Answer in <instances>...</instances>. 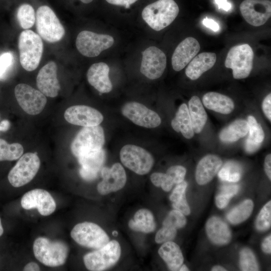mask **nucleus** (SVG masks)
<instances>
[{
	"label": "nucleus",
	"mask_w": 271,
	"mask_h": 271,
	"mask_svg": "<svg viewBox=\"0 0 271 271\" xmlns=\"http://www.w3.org/2000/svg\"><path fill=\"white\" fill-rule=\"evenodd\" d=\"M179 12V7L174 0H158L147 6L142 16L152 29L159 31L169 26Z\"/></svg>",
	"instance_id": "nucleus-1"
},
{
	"label": "nucleus",
	"mask_w": 271,
	"mask_h": 271,
	"mask_svg": "<svg viewBox=\"0 0 271 271\" xmlns=\"http://www.w3.org/2000/svg\"><path fill=\"white\" fill-rule=\"evenodd\" d=\"M18 48L22 67L28 71L35 70L43 52V43L40 36L32 30L22 31L19 38Z\"/></svg>",
	"instance_id": "nucleus-2"
},
{
	"label": "nucleus",
	"mask_w": 271,
	"mask_h": 271,
	"mask_svg": "<svg viewBox=\"0 0 271 271\" xmlns=\"http://www.w3.org/2000/svg\"><path fill=\"white\" fill-rule=\"evenodd\" d=\"M68 246L61 241H52L39 237L33 244L34 254L37 260L45 265L56 267L64 264L68 254Z\"/></svg>",
	"instance_id": "nucleus-3"
},
{
	"label": "nucleus",
	"mask_w": 271,
	"mask_h": 271,
	"mask_svg": "<svg viewBox=\"0 0 271 271\" xmlns=\"http://www.w3.org/2000/svg\"><path fill=\"white\" fill-rule=\"evenodd\" d=\"M35 22L38 35L49 43L58 42L65 35L63 25L54 11L47 6H42L38 9Z\"/></svg>",
	"instance_id": "nucleus-4"
},
{
	"label": "nucleus",
	"mask_w": 271,
	"mask_h": 271,
	"mask_svg": "<svg viewBox=\"0 0 271 271\" xmlns=\"http://www.w3.org/2000/svg\"><path fill=\"white\" fill-rule=\"evenodd\" d=\"M253 52L247 44L232 47L228 51L224 64L232 71L234 78L244 79L247 77L253 67Z\"/></svg>",
	"instance_id": "nucleus-5"
},
{
	"label": "nucleus",
	"mask_w": 271,
	"mask_h": 271,
	"mask_svg": "<svg viewBox=\"0 0 271 271\" xmlns=\"http://www.w3.org/2000/svg\"><path fill=\"white\" fill-rule=\"evenodd\" d=\"M121 248L115 240L109 241L101 248L86 254L83 261L89 270H104L114 265L119 260Z\"/></svg>",
	"instance_id": "nucleus-6"
},
{
	"label": "nucleus",
	"mask_w": 271,
	"mask_h": 271,
	"mask_svg": "<svg viewBox=\"0 0 271 271\" xmlns=\"http://www.w3.org/2000/svg\"><path fill=\"white\" fill-rule=\"evenodd\" d=\"M105 141L104 130L99 125L84 127L77 134L71 145L76 157L102 148Z\"/></svg>",
	"instance_id": "nucleus-7"
},
{
	"label": "nucleus",
	"mask_w": 271,
	"mask_h": 271,
	"mask_svg": "<svg viewBox=\"0 0 271 271\" xmlns=\"http://www.w3.org/2000/svg\"><path fill=\"white\" fill-rule=\"evenodd\" d=\"M70 235L79 245L98 249L109 241V238L104 230L97 224L83 222L76 224L72 229Z\"/></svg>",
	"instance_id": "nucleus-8"
},
{
	"label": "nucleus",
	"mask_w": 271,
	"mask_h": 271,
	"mask_svg": "<svg viewBox=\"0 0 271 271\" xmlns=\"http://www.w3.org/2000/svg\"><path fill=\"white\" fill-rule=\"evenodd\" d=\"M119 155L122 164L138 175L148 174L154 164V159L148 151L134 145L123 146Z\"/></svg>",
	"instance_id": "nucleus-9"
},
{
	"label": "nucleus",
	"mask_w": 271,
	"mask_h": 271,
	"mask_svg": "<svg viewBox=\"0 0 271 271\" xmlns=\"http://www.w3.org/2000/svg\"><path fill=\"white\" fill-rule=\"evenodd\" d=\"M40 166V160L36 153H27L22 155L8 174L10 184L15 187L23 186L37 174Z\"/></svg>",
	"instance_id": "nucleus-10"
},
{
	"label": "nucleus",
	"mask_w": 271,
	"mask_h": 271,
	"mask_svg": "<svg viewBox=\"0 0 271 271\" xmlns=\"http://www.w3.org/2000/svg\"><path fill=\"white\" fill-rule=\"evenodd\" d=\"M114 42L113 38L110 35L83 31L77 35L76 46L82 55L95 57L103 50L111 47Z\"/></svg>",
	"instance_id": "nucleus-11"
},
{
	"label": "nucleus",
	"mask_w": 271,
	"mask_h": 271,
	"mask_svg": "<svg viewBox=\"0 0 271 271\" xmlns=\"http://www.w3.org/2000/svg\"><path fill=\"white\" fill-rule=\"evenodd\" d=\"M15 95L21 107L29 114L40 113L47 103L45 95L40 90L26 84L21 83L16 85Z\"/></svg>",
	"instance_id": "nucleus-12"
},
{
	"label": "nucleus",
	"mask_w": 271,
	"mask_h": 271,
	"mask_svg": "<svg viewBox=\"0 0 271 271\" xmlns=\"http://www.w3.org/2000/svg\"><path fill=\"white\" fill-rule=\"evenodd\" d=\"M121 112L133 123L142 127L155 128L161 123V117L157 112L137 102L126 103Z\"/></svg>",
	"instance_id": "nucleus-13"
},
{
	"label": "nucleus",
	"mask_w": 271,
	"mask_h": 271,
	"mask_svg": "<svg viewBox=\"0 0 271 271\" xmlns=\"http://www.w3.org/2000/svg\"><path fill=\"white\" fill-rule=\"evenodd\" d=\"M239 9L244 20L255 27L264 25L271 16L269 0H244Z\"/></svg>",
	"instance_id": "nucleus-14"
},
{
	"label": "nucleus",
	"mask_w": 271,
	"mask_h": 271,
	"mask_svg": "<svg viewBox=\"0 0 271 271\" xmlns=\"http://www.w3.org/2000/svg\"><path fill=\"white\" fill-rule=\"evenodd\" d=\"M140 71L146 77L154 80L160 78L166 67V56L160 49L150 46L142 52Z\"/></svg>",
	"instance_id": "nucleus-15"
},
{
	"label": "nucleus",
	"mask_w": 271,
	"mask_h": 271,
	"mask_svg": "<svg viewBox=\"0 0 271 271\" xmlns=\"http://www.w3.org/2000/svg\"><path fill=\"white\" fill-rule=\"evenodd\" d=\"M21 206L25 209H37L43 216L52 214L56 208L51 195L42 189H35L26 193L21 199Z\"/></svg>",
	"instance_id": "nucleus-16"
},
{
	"label": "nucleus",
	"mask_w": 271,
	"mask_h": 271,
	"mask_svg": "<svg viewBox=\"0 0 271 271\" xmlns=\"http://www.w3.org/2000/svg\"><path fill=\"white\" fill-rule=\"evenodd\" d=\"M101 175L102 180L97 185V189L102 195L120 190L126 182L125 170L119 163L114 164L111 168H102Z\"/></svg>",
	"instance_id": "nucleus-17"
},
{
	"label": "nucleus",
	"mask_w": 271,
	"mask_h": 271,
	"mask_svg": "<svg viewBox=\"0 0 271 271\" xmlns=\"http://www.w3.org/2000/svg\"><path fill=\"white\" fill-rule=\"evenodd\" d=\"M64 117L69 123L83 127L99 125L103 120L100 112L83 105L69 107L65 111Z\"/></svg>",
	"instance_id": "nucleus-18"
},
{
	"label": "nucleus",
	"mask_w": 271,
	"mask_h": 271,
	"mask_svg": "<svg viewBox=\"0 0 271 271\" xmlns=\"http://www.w3.org/2000/svg\"><path fill=\"white\" fill-rule=\"evenodd\" d=\"M57 67L54 61L44 65L38 73L36 82L39 90L45 96L55 97L60 89L57 79Z\"/></svg>",
	"instance_id": "nucleus-19"
},
{
	"label": "nucleus",
	"mask_w": 271,
	"mask_h": 271,
	"mask_svg": "<svg viewBox=\"0 0 271 271\" xmlns=\"http://www.w3.org/2000/svg\"><path fill=\"white\" fill-rule=\"evenodd\" d=\"M200 49L198 41L188 37L177 46L172 57V65L176 71L182 70L197 55Z\"/></svg>",
	"instance_id": "nucleus-20"
},
{
	"label": "nucleus",
	"mask_w": 271,
	"mask_h": 271,
	"mask_svg": "<svg viewBox=\"0 0 271 271\" xmlns=\"http://www.w3.org/2000/svg\"><path fill=\"white\" fill-rule=\"evenodd\" d=\"M222 161L217 155L209 154L204 157L197 165L195 172L196 182L203 185L210 182L218 172Z\"/></svg>",
	"instance_id": "nucleus-21"
},
{
	"label": "nucleus",
	"mask_w": 271,
	"mask_h": 271,
	"mask_svg": "<svg viewBox=\"0 0 271 271\" xmlns=\"http://www.w3.org/2000/svg\"><path fill=\"white\" fill-rule=\"evenodd\" d=\"M109 66L105 63L92 64L88 69L87 78L89 83L100 93H108L112 85L108 77Z\"/></svg>",
	"instance_id": "nucleus-22"
},
{
	"label": "nucleus",
	"mask_w": 271,
	"mask_h": 271,
	"mask_svg": "<svg viewBox=\"0 0 271 271\" xmlns=\"http://www.w3.org/2000/svg\"><path fill=\"white\" fill-rule=\"evenodd\" d=\"M205 230L208 238L216 245L227 244L231 239L232 235L229 228L218 217L212 216L207 220Z\"/></svg>",
	"instance_id": "nucleus-23"
},
{
	"label": "nucleus",
	"mask_w": 271,
	"mask_h": 271,
	"mask_svg": "<svg viewBox=\"0 0 271 271\" xmlns=\"http://www.w3.org/2000/svg\"><path fill=\"white\" fill-rule=\"evenodd\" d=\"M216 61V55L214 53H201L197 55L189 62L185 74L191 80H196L204 72L212 68Z\"/></svg>",
	"instance_id": "nucleus-24"
},
{
	"label": "nucleus",
	"mask_w": 271,
	"mask_h": 271,
	"mask_svg": "<svg viewBox=\"0 0 271 271\" xmlns=\"http://www.w3.org/2000/svg\"><path fill=\"white\" fill-rule=\"evenodd\" d=\"M202 102L207 108L224 114L230 113L234 108L231 98L218 92L206 93L203 96Z\"/></svg>",
	"instance_id": "nucleus-25"
},
{
	"label": "nucleus",
	"mask_w": 271,
	"mask_h": 271,
	"mask_svg": "<svg viewBox=\"0 0 271 271\" xmlns=\"http://www.w3.org/2000/svg\"><path fill=\"white\" fill-rule=\"evenodd\" d=\"M158 253L170 270H178L183 264L182 252L179 245L173 241L164 242L159 249Z\"/></svg>",
	"instance_id": "nucleus-26"
},
{
	"label": "nucleus",
	"mask_w": 271,
	"mask_h": 271,
	"mask_svg": "<svg viewBox=\"0 0 271 271\" xmlns=\"http://www.w3.org/2000/svg\"><path fill=\"white\" fill-rule=\"evenodd\" d=\"M172 128L177 132H181L184 137L190 139L194 136L192 122L186 104H182L178 108L175 117L172 120Z\"/></svg>",
	"instance_id": "nucleus-27"
},
{
	"label": "nucleus",
	"mask_w": 271,
	"mask_h": 271,
	"mask_svg": "<svg viewBox=\"0 0 271 271\" xmlns=\"http://www.w3.org/2000/svg\"><path fill=\"white\" fill-rule=\"evenodd\" d=\"M188 110L193 131L199 133L203 130L207 120V114L200 98L193 96L189 101Z\"/></svg>",
	"instance_id": "nucleus-28"
},
{
	"label": "nucleus",
	"mask_w": 271,
	"mask_h": 271,
	"mask_svg": "<svg viewBox=\"0 0 271 271\" xmlns=\"http://www.w3.org/2000/svg\"><path fill=\"white\" fill-rule=\"evenodd\" d=\"M128 224L131 230L146 233L153 232L156 227L152 213L147 209L137 211Z\"/></svg>",
	"instance_id": "nucleus-29"
},
{
	"label": "nucleus",
	"mask_w": 271,
	"mask_h": 271,
	"mask_svg": "<svg viewBox=\"0 0 271 271\" xmlns=\"http://www.w3.org/2000/svg\"><path fill=\"white\" fill-rule=\"evenodd\" d=\"M247 121L243 119H237L221 130L219 138L225 143H232L245 137L248 132Z\"/></svg>",
	"instance_id": "nucleus-30"
},
{
	"label": "nucleus",
	"mask_w": 271,
	"mask_h": 271,
	"mask_svg": "<svg viewBox=\"0 0 271 271\" xmlns=\"http://www.w3.org/2000/svg\"><path fill=\"white\" fill-rule=\"evenodd\" d=\"M105 152L102 148L81 155L77 158L81 168L98 173L105 162Z\"/></svg>",
	"instance_id": "nucleus-31"
},
{
	"label": "nucleus",
	"mask_w": 271,
	"mask_h": 271,
	"mask_svg": "<svg viewBox=\"0 0 271 271\" xmlns=\"http://www.w3.org/2000/svg\"><path fill=\"white\" fill-rule=\"evenodd\" d=\"M253 208L251 200L246 199L233 208L226 215L227 219L232 224H238L246 220Z\"/></svg>",
	"instance_id": "nucleus-32"
},
{
	"label": "nucleus",
	"mask_w": 271,
	"mask_h": 271,
	"mask_svg": "<svg viewBox=\"0 0 271 271\" xmlns=\"http://www.w3.org/2000/svg\"><path fill=\"white\" fill-rule=\"evenodd\" d=\"M23 152L24 149L21 144H10L0 139V161L16 160L22 156Z\"/></svg>",
	"instance_id": "nucleus-33"
},
{
	"label": "nucleus",
	"mask_w": 271,
	"mask_h": 271,
	"mask_svg": "<svg viewBox=\"0 0 271 271\" xmlns=\"http://www.w3.org/2000/svg\"><path fill=\"white\" fill-rule=\"evenodd\" d=\"M17 17L21 27L25 30L32 27L36 21L35 10L28 4H23L19 6L17 12Z\"/></svg>",
	"instance_id": "nucleus-34"
},
{
	"label": "nucleus",
	"mask_w": 271,
	"mask_h": 271,
	"mask_svg": "<svg viewBox=\"0 0 271 271\" xmlns=\"http://www.w3.org/2000/svg\"><path fill=\"white\" fill-rule=\"evenodd\" d=\"M239 255V266L241 270H259L256 257L250 249L243 248L240 251Z\"/></svg>",
	"instance_id": "nucleus-35"
},
{
	"label": "nucleus",
	"mask_w": 271,
	"mask_h": 271,
	"mask_svg": "<svg viewBox=\"0 0 271 271\" xmlns=\"http://www.w3.org/2000/svg\"><path fill=\"white\" fill-rule=\"evenodd\" d=\"M271 225V201L267 202L260 210L255 222L256 229L260 231L267 230Z\"/></svg>",
	"instance_id": "nucleus-36"
},
{
	"label": "nucleus",
	"mask_w": 271,
	"mask_h": 271,
	"mask_svg": "<svg viewBox=\"0 0 271 271\" xmlns=\"http://www.w3.org/2000/svg\"><path fill=\"white\" fill-rule=\"evenodd\" d=\"M238 167L233 163H227L218 171L219 178L223 180L231 182H237L240 179L241 175Z\"/></svg>",
	"instance_id": "nucleus-37"
},
{
	"label": "nucleus",
	"mask_w": 271,
	"mask_h": 271,
	"mask_svg": "<svg viewBox=\"0 0 271 271\" xmlns=\"http://www.w3.org/2000/svg\"><path fill=\"white\" fill-rule=\"evenodd\" d=\"M185 215L180 211L174 209L171 211L163 222V226L176 229L183 228L186 224Z\"/></svg>",
	"instance_id": "nucleus-38"
},
{
	"label": "nucleus",
	"mask_w": 271,
	"mask_h": 271,
	"mask_svg": "<svg viewBox=\"0 0 271 271\" xmlns=\"http://www.w3.org/2000/svg\"><path fill=\"white\" fill-rule=\"evenodd\" d=\"M247 121L249 132L248 138L256 143L261 144L264 139V133L262 127L252 115L248 116Z\"/></svg>",
	"instance_id": "nucleus-39"
},
{
	"label": "nucleus",
	"mask_w": 271,
	"mask_h": 271,
	"mask_svg": "<svg viewBox=\"0 0 271 271\" xmlns=\"http://www.w3.org/2000/svg\"><path fill=\"white\" fill-rule=\"evenodd\" d=\"M150 179L155 186L161 187L166 192L170 191L175 184L172 177L167 173H154L151 175Z\"/></svg>",
	"instance_id": "nucleus-40"
},
{
	"label": "nucleus",
	"mask_w": 271,
	"mask_h": 271,
	"mask_svg": "<svg viewBox=\"0 0 271 271\" xmlns=\"http://www.w3.org/2000/svg\"><path fill=\"white\" fill-rule=\"evenodd\" d=\"M176 234V229L163 226L156 234L155 241L160 244L171 241L175 238Z\"/></svg>",
	"instance_id": "nucleus-41"
},
{
	"label": "nucleus",
	"mask_w": 271,
	"mask_h": 271,
	"mask_svg": "<svg viewBox=\"0 0 271 271\" xmlns=\"http://www.w3.org/2000/svg\"><path fill=\"white\" fill-rule=\"evenodd\" d=\"M14 57L10 52H5L0 55V79L4 78L13 66Z\"/></svg>",
	"instance_id": "nucleus-42"
},
{
	"label": "nucleus",
	"mask_w": 271,
	"mask_h": 271,
	"mask_svg": "<svg viewBox=\"0 0 271 271\" xmlns=\"http://www.w3.org/2000/svg\"><path fill=\"white\" fill-rule=\"evenodd\" d=\"M166 173L172 177L174 184H177L184 181L186 174V169L182 166L175 165L168 168Z\"/></svg>",
	"instance_id": "nucleus-43"
},
{
	"label": "nucleus",
	"mask_w": 271,
	"mask_h": 271,
	"mask_svg": "<svg viewBox=\"0 0 271 271\" xmlns=\"http://www.w3.org/2000/svg\"><path fill=\"white\" fill-rule=\"evenodd\" d=\"M187 186V182L184 180L177 184L170 196V200L172 202L180 200L184 195H186L185 192Z\"/></svg>",
	"instance_id": "nucleus-44"
},
{
	"label": "nucleus",
	"mask_w": 271,
	"mask_h": 271,
	"mask_svg": "<svg viewBox=\"0 0 271 271\" xmlns=\"http://www.w3.org/2000/svg\"><path fill=\"white\" fill-rule=\"evenodd\" d=\"M172 206L174 209L180 211L184 215H188L190 214L191 210L187 203L186 195H184L180 200L173 202Z\"/></svg>",
	"instance_id": "nucleus-45"
},
{
	"label": "nucleus",
	"mask_w": 271,
	"mask_h": 271,
	"mask_svg": "<svg viewBox=\"0 0 271 271\" xmlns=\"http://www.w3.org/2000/svg\"><path fill=\"white\" fill-rule=\"evenodd\" d=\"M233 195L227 193L220 192L215 199L216 206L220 209L224 208L228 205L230 199Z\"/></svg>",
	"instance_id": "nucleus-46"
},
{
	"label": "nucleus",
	"mask_w": 271,
	"mask_h": 271,
	"mask_svg": "<svg viewBox=\"0 0 271 271\" xmlns=\"http://www.w3.org/2000/svg\"><path fill=\"white\" fill-rule=\"evenodd\" d=\"M263 112L267 118L271 121V94L269 93L264 98L262 103Z\"/></svg>",
	"instance_id": "nucleus-47"
},
{
	"label": "nucleus",
	"mask_w": 271,
	"mask_h": 271,
	"mask_svg": "<svg viewBox=\"0 0 271 271\" xmlns=\"http://www.w3.org/2000/svg\"><path fill=\"white\" fill-rule=\"evenodd\" d=\"M79 174L84 180L90 181L95 180L97 177L98 173H94L81 168L79 170Z\"/></svg>",
	"instance_id": "nucleus-48"
},
{
	"label": "nucleus",
	"mask_w": 271,
	"mask_h": 271,
	"mask_svg": "<svg viewBox=\"0 0 271 271\" xmlns=\"http://www.w3.org/2000/svg\"><path fill=\"white\" fill-rule=\"evenodd\" d=\"M260 144L252 141L248 138L245 142V149L249 153H253L260 147Z\"/></svg>",
	"instance_id": "nucleus-49"
},
{
	"label": "nucleus",
	"mask_w": 271,
	"mask_h": 271,
	"mask_svg": "<svg viewBox=\"0 0 271 271\" xmlns=\"http://www.w3.org/2000/svg\"><path fill=\"white\" fill-rule=\"evenodd\" d=\"M239 189V186L236 185H224L221 187L220 192L231 194L234 196L237 193Z\"/></svg>",
	"instance_id": "nucleus-50"
},
{
	"label": "nucleus",
	"mask_w": 271,
	"mask_h": 271,
	"mask_svg": "<svg viewBox=\"0 0 271 271\" xmlns=\"http://www.w3.org/2000/svg\"><path fill=\"white\" fill-rule=\"evenodd\" d=\"M108 3L116 6H124L126 9L129 8L130 5L138 0H105Z\"/></svg>",
	"instance_id": "nucleus-51"
},
{
	"label": "nucleus",
	"mask_w": 271,
	"mask_h": 271,
	"mask_svg": "<svg viewBox=\"0 0 271 271\" xmlns=\"http://www.w3.org/2000/svg\"><path fill=\"white\" fill-rule=\"evenodd\" d=\"M202 22L205 27L213 31L217 32L220 29L218 24L212 19L206 18L203 19Z\"/></svg>",
	"instance_id": "nucleus-52"
},
{
	"label": "nucleus",
	"mask_w": 271,
	"mask_h": 271,
	"mask_svg": "<svg viewBox=\"0 0 271 271\" xmlns=\"http://www.w3.org/2000/svg\"><path fill=\"white\" fill-rule=\"evenodd\" d=\"M264 171L268 179L271 180V155L268 154L265 158L264 162Z\"/></svg>",
	"instance_id": "nucleus-53"
},
{
	"label": "nucleus",
	"mask_w": 271,
	"mask_h": 271,
	"mask_svg": "<svg viewBox=\"0 0 271 271\" xmlns=\"http://www.w3.org/2000/svg\"><path fill=\"white\" fill-rule=\"evenodd\" d=\"M261 249L262 251L266 253L271 252V235H269L264 239L261 243Z\"/></svg>",
	"instance_id": "nucleus-54"
},
{
	"label": "nucleus",
	"mask_w": 271,
	"mask_h": 271,
	"mask_svg": "<svg viewBox=\"0 0 271 271\" xmlns=\"http://www.w3.org/2000/svg\"><path fill=\"white\" fill-rule=\"evenodd\" d=\"M219 9L225 11H229L232 8V5L227 0H215Z\"/></svg>",
	"instance_id": "nucleus-55"
},
{
	"label": "nucleus",
	"mask_w": 271,
	"mask_h": 271,
	"mask_svg": "<svg viewBox=\"0 0 271 271\" xmlns=\"http://www.w3.org/2000/svg\"><path fill=\"white\" fill-rule=\"evenodd\" d=\"M25 271H38L40 270L39 265L35 262H30L24 266Z\"/></svg>",
	"instance_id": "nucleus-56"
},
{
	"label": "nucleus",
	"mask_w": 271,
	"mask_h": 271,
	"mask_svg": "<svg viewBox=\"0 0 271 271\" xmlns=\"http://www.w3.org/2000/svg\"><path fill=\"white\" fill-rule=\"evenodd\" d=\"M10 127V122L8 120L4 119L0 122V131H6Z\"/></svg>",
	"instance_id": "nucleus-57"
},
{
	"label": "nucleus",
	"mask_w": 271,
	"mask_h": 271,
	"mask_svg": "<svg viewBox=\"0 0 271 271\" xmlns=\"http://www.w3.org/2000/svg\"><path fill=\"white\" fill-rule=\"evenodd\" d=\"M211 270L212 271H226V269L224 268L223 267L220 266V265H215L214 266L212 269Z\"/></svg>",
	"instance_id": "nucleus-58"
},
{
	"label": "nucleus",
	"mask_w": 271,
	"mask_h": 271,
	"mask_svg": "<svg viewBox=\"0 0 271 271\" xmlns=\"http://www.w3.org/2000/svg\"><path fill=\"white\" fill-rule=\"evenodd\" d=\"M179 270L180 271H188L189 270V268L186 266L185 264H182L180 267Z\"/></svg>",
	"instance_id": "nucleus-59"
},
{
	"label": "nucleus",
	"mask_w": 271,
	"mask_h": 271,
	"mask_svg": "<svg viewBox=\"0 0 271 271\" xmlns=\"http://www.w3.org/2000/svg\"><path fill=\"white\" fill-rule=\"evenodd\" d=\"M3 233H4V229L2 226L1 219L0 218V236L3 235Z\"/></svg>",
	"instance_id": "nucleus-60"
},
{
	"label": "nucleus",
	"mask_w": 271,
	"mask_h": 271,
	"mask_svg": "<svg viewBox=\"0 0 271 271\" xmlns=\"http://www.w3.org/2000/svg\"><path fill=\"white\" fill-rule=\"evenodd\" d=\"M80 1L84 4H89L93 1V0H80Z\"/></svg>",
	"instance_id": "nucleus-61"
},
{
	"label": "nucleus",
	"mask_w": 271,
	"mask_h": 271,
	"mask_svg": "<svg viewBox=\"0 0 271 271\" xmlns=\"http://www.w3.org/2000/svg\"><path fill=\"white\" fill-rule=\"evenodd\" d=\"M112 234H113V235H114V236H116V235H117L118 233H117V232L116 231H113L112 232Z\"/></svg>",
	"instance_id": "nucleus-62"
}]
</instances>
